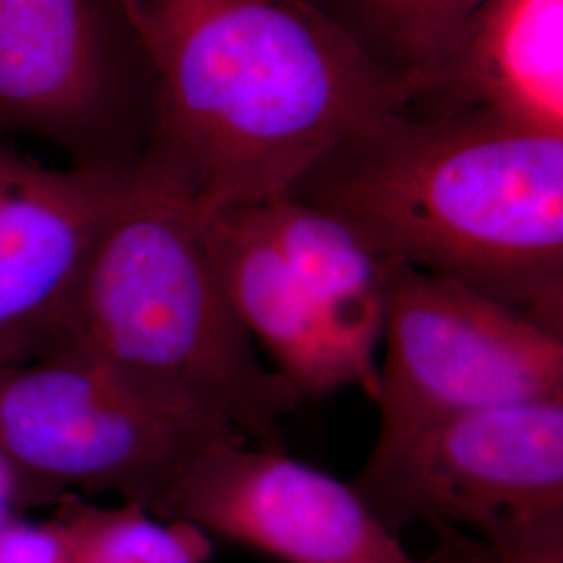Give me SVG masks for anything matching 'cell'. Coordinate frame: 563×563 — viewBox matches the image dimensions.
I'll return each mask as SVG.
<instances>
[{"mask_svg": "<svg viewBox=\"0 0 563 563\" xmlns=\"http://www.w3.org/2000/svg\"><path fill=\"white\" fill-rule=\"evenodd\" d=\"M159 130L202 211L286 195L367 121L407 102L311 0H128Z\"/></svg>", "mask_w": 563, "mask_h": 563, "instance_id": "obj_1", "label": "cell"}, {"mask_svg": "<svg viewBox=\"0 0 563 563\" xmlns=\"http://www.w3.org/2000/svg\"><path fill=\"white\" fill-rule=\"evenodd\" d=\"M395 265L462 282L563 336V136L388 111L286 192Z\"/></svg>", "mask_w": 563, "mask_h": 563, "instance_id": "obj_2", "label": "cell"}, {"mask_svg": "<svg viewBox=\"0 0 563 563\" xmlns=\"http://www.w3.org/2000/svg\"><path fill=\"white\" fill-rule=\"evenodd\" d=\"M53 353L95 363L144 401L228 423L269 449L284 446L280 422L305 399L257 357L218 276L192 178L162 134L69 299L0 362Z\"/></svg>", "mask_w": 563, "mask_h": 563, "instance_id": "obj_3", "label": "cell"}, {"mask_svg": "<svg viewBox=\"0 0 563 563\" xmlns=\"http://www.w3.org/2000/svg\"><path fill=\"white\" fill-rule=\"evenodd\" d=\"M353 486L393 532L449 526L501 563H563V397L378 434Z\"/></svg>", "mask_w": 563, "mask_h": 563, "instance_id": "obj_4", "label": "cell"}, {"mask_svg": "<svg viewBox=\"0 0 563 563\" xmlns=\"http://www.w3.org/2000/svg\"><path fill=\"white\" fill-rule=\"evenodd\" d=\"M236 439L246 441L228 423L144 401L76 355L0 362V444L30 507L111 493L157 516L197 455Z\"/></svg>", "mask_w": 563, "mask_h": 563, "instance_id": "obj_5", "label": "cell"}, {"mask_svg": "<svg viewBox=\"0 0 563 563\" xmlns=\"http://www.w3.org/2000/svg\"><path fill=\"white\" fill-rule=\"evenodd\" d=\"M157 130V81L128 0H0V142L134 169Z\"/></svg>", "mask_w": 563, "mask_h": 563, "instance_id": "obj_6", "label": "cell"}, {"mask_svg": "<svg viewBox=\"0 0 563 563\" xmlns=\"http://www.w3.org/2000/svg\"><path fill=\"white\" fill-rule=\"evenodd\" d=\"M383 341L378 434L563 397V336L462 282L397 265Z\"/></svg>", "mask_w": 563, "mask_h": 563, "instance_id": "obj_7", "label": "cell"}, {"mask_svg": "<svg viewBox=\"0 0 563 563\" xmlns=\"http://www.w3.org/2000/svg\"><path fill=\"white\" fill-rule=\"evenodd\" d=\"M290 563H432L411 555L353 484L282 449L223 441L181 472L157 514Z\"/></svg>", "mask_w": 563, "mask_h": 563, "instance_id": "obj_8", "label": "cell"}, {"mask_svg": "<svg viewBox=\"0 0 563 563\" xmlns=\"http://www.w3.org/2000/svg\"><path fill=\"white\" fill-rule=\"evenodd\" d=\"M134 169L53 167L0 142V355L69 299Z\"/></svg>", "mask_w": 563, "mask_h": 563, "instance_id": "obj_9", "label": "cell"}, {"mask_svg": "<svg viewBox=\"0 0 563 563\" xmlns=\"http://www.w3.org/2000/svg\"><path fill=\"white\" fill-rule=\"evenodd\" d=\"M402 107L563 136V0H490Z\"/></svg>", "mask_w": 563, "mask_h": 563, "instance_id": "obj_10", "label": "cell"}, {"mask_svg": "<svg viewBox=\"0 0 563 563\" xmlns=\"http://www.w3.org/2000/svg\"><path fill=\"white\" fill-rule=\"evenodd\" d=\"M249 205L301 282L351 386L376 401L384 299L397 265L355 225L322 207L290 195Z\"/></svg>", "mask_w": 563, "mask_h": 563, "instance_id": "obj_11", "label": "cell"}, {"mask_svg": "<svg viewBox=\"0 0 563 563\" xmlns=\"http://www.w3.org/2000/svg\"><path fill=\"white\" fill-rule=\"evenodd\" d=\"M205 234L225 297L251 341L302 397L351 386L299 278L269 241L251 205L205 211Z\"/></svg>", "mask_w": 563, "mask_h": 563, "instance_id": "obj_12", "label": "cell"}, {"mask_svg": "<svg viewBox=\"0 0 563 563\" xmlns=\"http://www.w3.org/2000/svg\"><path fill=\"white\" fill-rule=\"evenodd\" d=\"M407 88L428 80L490 0H311Z\"/></svg>", "mask_w": 563, "mask_h": 563, "instance_id": "obj_13", "label": "cell"}, {"mask_svg": "<svg viewBox=\"0 0 563 563\" xmlns=\"http://www.w3.org/2000/svg\"><path fill=\"white\" fill-rule=\"evenodd\" d=\"M51 520L71 563H207L213 553L201 528L125 501L104 507L69 495L55 505Z\"/></svg>", "mask_w": 563, "mask_h": 563, "instance_id": "obj_14", "label": "cell"}, {"mask_svg": "<svg viewBox=\"0 0 563 563\" xmlns=\"http://www.w3.org/2000/svg\"><path fill=\"white\" fill-rule=\"evenodd\" d=\"M0 563H71L53 520L36 523L23 516L0 528Z\"/></svg>", "mask_w": 563, "mask_h": 563, "instance_id": "obj_15", "label": "cell"}, {"mask_svg": "<svg viewBox=\"0 0 563 563\" xmlns=\"http://www.w3.org/2000/svg\"><path fill=\"white\" fill-rule=\"evenodd\" d=\"M437 549L432 563H501L481 541L449 526H434Z\"/></svg>", "mask_w": 563, "mask_h": 563, "instance_id": "obj_16", "label": "cell"}, {"mask_svg": "<svg viewBox=\"0 0 563 563\" xmlns=\"http://www.w3.org/2000/svg\"><path fill=\"white\" fill-rule=\"evenodd\" d=\"M30 509V497L18 467L0 444V528Z\"/></svg>", "mask_w": 563, "mask_h": 563, "instance_id": "obj_17", "label": "cell"}]
</instances>
